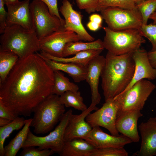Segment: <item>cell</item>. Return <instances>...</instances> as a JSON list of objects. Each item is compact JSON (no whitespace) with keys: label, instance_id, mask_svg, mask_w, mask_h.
I'll return each mask as SVG.
<instances>
[{"label":"cell","instance_id":"cell-1","mask_svg":"<svg viewBox=\"0 0 156 156\" xmlns=\"http://www.w3.org/2000/svg\"><path fill=\"white\" fill-rule=\"evenodd\" d=\"M53 84L54 71L37 52L19 59L0 84V99L16 118L30 116L52 94Z\"/></svg>","mask_w":156,"mask_h":156},{"label":"cell","instance_id":"cell-2","mask_svg":"<svg viewBox=\"0 0 156 156\" xmlns=\"http://www.w3.org/2000/svg\"><path fill=\"white\" fill-rule=\"evenodd\" d=\"M132 53L116 55L107 52L101 76L105 101L123 92L131 82L135 68Z\"/></svg>","mask_w":156,"mask_h":156},{"label":"cell","instance_id":"cell-3","mask_svg":"<svg viewBox=\"0 0 156 156\" xmlns=\"http://www.w3.org/2000/svg\"><path fill=\"white\" fill-rule=\"evenodd\" d=\"M0 50L12 52L19 59L40 51L39 40L34 30L16 25H7L0 36Z\"/></svg>","mask_w":156,"mask_h":156},{"label":"cell","instance_id":"cell-4","mask_svg":"<svg viewBox=\"0 0 156 156\" xmlns=\"http://www.w3.org/2000/svg\"><path fill=\"white\" fill-rule=\"evenodd\" d=\"M65 111L59 96L52 94L40 102L34 109L33 117L30 127L36 134H44L53 129L60 121Z\"/></svg>","mask_w":156,"mask_h":156},{"label":"cell","instance_id":"cell-5","mask_svg":"<svg viewBox=\"0 0 156 156\" xmlns=\"http://www.w3.org/2000/svg\"><path fill=\"white\" fill-rule=\"evenodd\" d=\"M103 28L105 33L103 41L104 49L115 55L133 53L146 42L140 30L136 29L114 31L107 27Z\"/></svg>","mask_w":156,"mask_h":156},{"label":"cell","instance_id":"cell-6","mask_svg":"<svg viewBox=\"0 0 156 156\" xmlns=\"http://www.w3.org/2000/svg\"><path fill=\"white\" fill-rule=\"evenodd\" d=\"M156 88L155 85L149 80L143 79L115 97L118 105L117 114L142 110L146 101Z\"/></svg>","mask_w":156,"mask_h":156},{"label":"cell","instance_id":"cell-7","mask_svg":"<svg viewBox=\"0 0 156 156\" xmlns=\"http://www.w3.org/2000/svg\"><path fill=\"white\" fill-rule=\"evenodd\" d=\"M100 12L107 27L114 31L131 29L139 30L142 25V15L137 8L109 7Z\"/></svg>","mask_w":156,"mask_h":156},{"label":"cell","instance_id":"cell-8","mask_svg":"<svg viewBox=\"0 0 156 156\" xmlns=\"http://www.w3.org/2000/svg\"><path fill=\"white\" fill-rule=\"evenodd\" d=\"M72 114V109L67 111L55 129L45 136L35 135L29 130L22 148L29 146H37L40 149H50L55 153L60 154L64 143L65 129Z\"/></svg>","mask_w":156,"mask_h":156},{"label":"cell","instance_id":"cell-9","mask_svg":"<svg viewBox=\"0 0 156 156\" xmlns=\"http://www.w3.org/2000/svg\"><path fill=\"white\" fill-rule=\"evenodd\" d=\"M29 8L33 28L40 40L53 32L64 28L60 19L51 15L42 1L33 0Z\"/></svg>","mask_w":156,"mask_h":156},{"label":"cell","instance_id":"cell-10","mask_svg":"<svg viewBox=\"0 0 156 156\" xmlns=\"http://www.w3.org/2000/svg\"><path fill=\"white\" fill-rule=\"evenodd\" d=\"M118 109V102L114 98L105 101L102 107L92 113H90L86 120L92 127H101L107 129L113 135L118 136L119 133L116 127Z\"/></svg>","mask_w":156,"mask_h":156},{"label":"cell","instance_id":"cell-11","mask_svg":"<svg viewBox=\"0 0 156 156\" xmlns=\"http://www.w3.org/2000/svg\"><path fill=\"white\" fill-rule=\"evenodd\" d=\"M80 40L79 37L75 33L64 28L40 39L39 47L42 51L53 56L63 57V51L66 44Z\"/></svg>","mask_w":156,"mask_h":156},{"label":"cell","instance_id":"cell-12","mask_svg":"<svg viewBox=\"0 0 156 156\" xmlns=\"http://www.w3.org/2000/svg\"><path fill=\"white\" fill-rule=\"evenodd\" d=\"M59 10L64 18L65 29L75 33L79 37L81 40L91 42L94 38L86 30L82 23V16L80 12L73 8L68 0H63Z\"/></svg>","mask_w":156,"mask_h":156},{"label":"cell","instance_id":"cell-13","mask_svg":"<svg viewBox=\"0 0 156 156\" xmlns=\"http://www.w3.org/2000/svg\"><path fill=\"white\" fill-rule=\"evenodd\" d=\"M99 108L96 106H90L86 110L79 114H72L65 131L64 141L75 138L84 139L90 133L92 127L87 122L86 118L93 110Z\"/></svg>","mask_w":156,"mask_h":156},{"label":"cell","instance_id":"cell-14","mask_svg":"<svg viewBox=\"0 0 156 156\" xmlns=\"http://www.w3.org/2000/svg\"><path fill=\"white\" fill-rule=\"evenodd\" d=\"M85 140L96 148L107 147L124 148L126 144L132 142L129 138L121 134L118 136L104 132L99 126L92 127Z\"/></svg>","mask_w":156,"mask_h":156},{"label":"cell","instance_id":"cell-15","mask_svg":"<svg viewBox=\"0 0 156 156\" xmlns=\"http://www.w3.org/2000/svg\"><path fill=\"white\" fill-rule=\"evenodd\" d=\"M141 137L139 151L134 155L156 156V117H150L138 126Z\"/></svg>","mask_w":156,"mask_h":156},{"label":"cell","instance_id":"cell-16","mask_svg":"<svg viewBox=\"0 0 156 156\" xmlns=\"http://www.w3.org/2000/svg\"><path fill=\"white\" fill-rule=\"evenodd\" d=\"M132 57L135 64L133 77L131 82L123 92L129 89L141 80L146 79L151 80L156 79V69L150 64L146 50L140 48L136 50L133 53Z\"/></svg>","mask_w":156,"mask_h":156},{"label":"cell","instance_id":"cell-17","mask_svg":"<svg viewBox=\"0 0 156 156\" xmlns=\"http://www.w3.org/2000/svg\"><path fill=\"white\" fill-rule=\"evenodd\" d=\"M30 3L29 0H24L6 5L7 25H16L27 29H34Z\"/></svg>","mask_w":156,"mask_h":156},{"label":"cell","instance_id":"cell-18","mask_svg":"<svg viewBox=\"0 0 156 156\" xmlns=\"http://www.w3.org/2000/svg\"><path fill=\"white\" fill-rule=\"evenodd\" d=\"M105 57L100 55L91 60L87 65V73L85 80L90 86L91 102L90 106H96L99 104L101 96L99 92V80L105 62Z\"/></svg>","mask_w":156,"mask_h":156},{"label":"cell","instance_id":"cell-19","mask_svg":"<svg viewBox=\"0 0 156 156\" xmlns=\"http://www.w3.org/2000/svg\"><path fill=\"white\" fill-rule=\"evenodd\" d=\"M143 114L141 110H136L122 113L117 115L116 127L119 133L129 138L132 142L140 140L138 121Z\"/></svg>","mask_w":156,"mask_h":156},{"label":"cell","instance_id":"cell-20","mask_svg":"<svg viewBox=\"0 0 156 156\" xmlns=\"http://www.w3.org/2000/svg\"><path fill=\"white\" fill-rule=\"evenodd\" d=\"M38 53L53 71L60 70L65 72L76 83L85 80L87 73V66L72 63L57 62L46 58Z\"/></svg>","mask_w":156,"mask_h":156},{"label":"cell","instance_id":"cell-21","mask_svg":"<svg viewBox=\"0 0 156 156\" xmlns=\"http://www.w3.org/2000/svg\"><path fill=\"white\" fill-rule=\"evenodd\" d=\"M96 149L85 140L75 138L64 142L59 155L61 156H90Z\"/></svg>","mask_w":156,"mask_h":156},{"label":"cell","instance_id":"cell-22","mask_svg":"<svg viewBox=\"0 0 156 156\" xmlns=\"http://www.w3.org/2000/svg\"><path fill=\"white\" fill-rule=\"evenodd\" d=\"M103 50H91L79 52L72 57H57L53 56L41 51L40 54L47 59L62 63H72L87 66L90 61L96 56L100 55Z\"/></svg>","mask_w":156,"mask_h":156},{"label":"cell","instance_id":"cell-23","mask_svg":"<svg viewBox=\"0 0 156 156\" xmlns=\"http://www.w3.org/2000/svg\"><path fill=\"white\" fill-rule=\"evenodd\" d=\"M104 49L103 41L100 39L91 42H83L81 40L70 42L65 45L63 52V57L74 55L81 51L91 50Z\"/></svg>","mask_w":156,"mask_h":156},{"label":"cell","instance_id":"cell-24","mask_svg":"<svg viewBox=\"0 0 156 156\" xmlns=\"http://www.w3.org/2000/svg\"><path fill=\"white\" fill-rule=\"evenodd\" d=\"M32 118L26 120L25 123L22 128L4 147L5 156H15L23 146L30 130Z\"/></svg>","mask_w":156,"mask_h":156},{"label":"cell","instance_id":"cell-25","mask_svg":"<svg viewBox=\"0 0 156 156\" xmlns=\"http://www.w3.org/2000/svg\"><path fill=\"white\" fill-rule=\"evenodd\" d=\"M78 86L64 76L60 70L54 71V84L52 94L60 96L68 91H78Z\"/></svg>","mask_w":156,"mask_h":156},{"label":"cell","instance_id":"cell-26","mask_svg":"<svg viewBox=\"0 0 156 156\" xmlns=\"http://www.w3.org/2000/svg\"><path fill=\"white\" fill-rule=\"evenodd\" d=\"M19 59L12 52L0 50V84L5 81Z\"/></svg>","mask_w":156,"mask_h":156},{"label":"cell","instance_id":"cell-27","mask_svg":"<svg viewBox=\"0 0 156 156\" xmlns=\"http://www.w3.org/2000/svg\"><path fill=\"white\" fill-rule=\"evenodd\" d=\"M61 103L66 107H72L82 112L88 108L80 92L68 91L59 96Z\"/></svg>","mask_w":156,"mask_h":156},{"label":"cell","instance_id":"cell-28","mask_svg":"<svg viewBox=\"0 0 156 156\" xmlns=\"http://www.w3.org/2000/svg\"><path fill=\"white\" fill-rule=\"evenodd\" d=\"M26 120L18 116L8 124L0 127V156H4V144L5 139L14 130L21 129L24 125Z\"/></svg>","mask_w":156,"mask_h":156},{"label":"cell","instance_id":"cell-29","mask_svg":"<svg viewBox=\"0 0 156 156\" xmlns=\"http://www.w3.org/2000/svg\"><path fill=\"white\" fill-rule=\"evenodd\" d=\"M112 7L130 9L137 8L135 0H99L96 11L100 12Z\"/></svg>","mask_w":156,"mask_h":156},{"label":"cell","instance_id":"cell-30","mask_svg":"<svg viewBox=\"0 0 156 156\" xmlns=\"http://www.w3.org/2000/svg\"><path fill=\"white\" fill-rule=\"evenodd\" d=\"M138 9L141 13L142 25H146L150 15L156 11V0H145L136 4Z\"/></svg>","mask_w":156,"mask_h":156},{"label":"cell","instance_id":"cell-31","mask_svg":"<svg viewBox=\"0 0 156 156\" xmlns=\"http://www.w3.org/2000/svg\"><path fill=\"white\" fill-rule=\"evenodd\" d=\"M124 148L107 147L96 149L90 156H127Z\"/></svg>","mask_w":156,"mask_h":156},{"label":"cell","instance_id":"cell-32","mask_svg":"<svg viewBox=\"0 0 156 156\" xmlns=\"http://www.w3.org/2000/svg\"><path fill=\"white\" fill-rule=\"evenodd\" d=\"M139 30L143 36L146 38L151 42L152 48L151 51H156V24L142 25Z\"/></svg>","mask_w":156,"mask_h":156},{"label":"cell","instance_id":"cell-33","mask_svg":"<svg viewBox=\"0 0 156 156\" xmlns=\"http://www.w3.org/2000/svg\"><path fill=\"white\" fill-rule=\"evenodd\" d=\"M35 146H29L23 148L20 155L21 156H49L55 153L52 150L45 149H40Z\"/></svg>","mask_w":156,"mask_h":156},{"label":"cell","instance_id":"cell-34","mask_svg":"<svg viewBox=\"0 0 156 156\" xmlns=\"http://www.w3.org/2000/svg\"><path fill=\"white\" fill-rule=\"evenodd\" d=\"M75 1L79 8L85 10L88 14L96 11L99 0H75Z\"/></svg>","mask_w":156,"mask_h":156},{"label":"cell","instance_id":"cell-35","mask_svg":"<svg viewBox=\"0 0 156 156\" xmlns=\"http://www.w3.org/2000/svg\"><path fill=\"white\" fill-rule=\"evenodd\" d=\"M41 1L47 6L50 14L57 17L60 20L62 25L64 26V20L63 19L59 14V11L57 7V0H37Z\"/></svg>","mask_w":156,"mask_h":156},{"label":"cell","instance_id":"cell-36","mask_svg":"<svg viewBox=\"0 0 156 156\" xmlns=\"http://www.w3.org/2000/svg\"><path fill=\"white\" fill-rule=\"evenodd\" d=\"M5 5L3 0H0V33L2 34L6 28L7 17V11L4 7Z\"/></svg>","mask_w":156,"mask_h":156},{"label":"cell","instance_id":"cell-37","mask_svg":"<svg viewBox=\"0 0 156 156\" xmlns=\"http://www.w3.org/2000/svg\"><path fill=\"white\" fill-rule=\"evenodd\" d=\"M0 117L6 118L11 120H14L16 118L0 99Z\"/></svg>","mask_w":156,"mask_h":156},{"label":"cell","instance_id":"cell-38","mask_svg":"<svg viewBox=\"0 0 156 156\" xmlns=\"http://www.w3.org/2000/svg\"><path fill=\"white\" fill-rule=\"evenodd\" d=\"M103 18L101 15L97 14H93L89 17V21L95 22L102 25Z\"/></svg>","mask_w":156,"mask_h":156},{"label":"cell","instance_id":"cell-39","mask_svg":"<svg viewBox=\"0 0 156 156\" xmlns=\"http://www.w3.org/2000/svg\"><path fill=\"white\" fill-rule=\"evenodd\" d=\"M148 57L150 64L154 67L156 65V51L147 52Z\"/></svg>","mask_w":156,"mask_h":156},{"label":"cell","instance_id":"cell-40","mask_svg":"<svg viewBox=\"0 0 156 156\" xmlns=\"http://www.w3.org/2000/svg\"><path fill=\"white\" fill-rule=\"evenodd\" d=\"M87 26L90 30L96 31L101 27L102 25L95 22L89 21L87 24Z\"/></svg>","mask_w":156,"mask_h":156},{"label":"cell","instance_id":"cell-41","mask_svg":"<svg viewBox=\"0 0 156 156\" xmlns=\"http://www.w3.org/2000/svg\"><path fill=\"white\" fill-rule=\"evenodd\" d=\"M12 121L6 118L0 117V127L6 125Z\"/></svg>","mask_w":156,"mask_h":156},{"label":"cell","instance_id":"cell-42","mask_svg":"<svg viewBox=\"0 0 156 156\" xmlns=\"http://www.w3.org/2000/svg\"><path fill=\"white\" fill-rule=\"evenodd\" d=\"M5 5L11 4L16 3L19 1L18 0H3Z\"/></svg>","mask_w":156,"mask_h":156},{"label":"cell","instance_id":"cell-43","mask_svg":"<svg viewBox=\"0 0 156 156\" xmlns=\"http://www.w3.org/2000/svg\"><path fill=\"white\" fill-rule=\"evenodd\" d=\"M149 19L153 20V23L156 24V12H154L150 15Z\"/></svg>","mask_w":156,"mask_h":156},{"label":"cell","instance_id":"cell-44","mask_svg":"<svg viewBox=\"0 0 156 156\" xmlns=\"http://www.w3.org/2000/svg\"><path fill=\"white\" fill-rule=\"evenodd\" d=\"M145 0H135L136 3V4L141 2L144 1Z\"/></svg>","mask_w":156,"mask_h":156},{"label":"cell","instance_id":"cell-45","mask_svg":"<svg viewBox=\"0 0 156 156\" xmlns=\"http://www.w3.org/2000/svg\"><path fill=\"white\" fill-rule=\"evenodd\" d=\"M154 68L156 69V65L155 66Z\"/></svg>","mask_w":156,"mask_h":156}]
</instances>
